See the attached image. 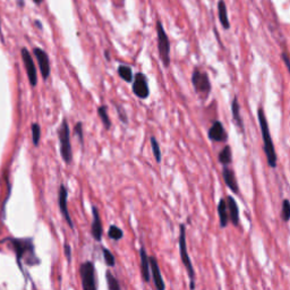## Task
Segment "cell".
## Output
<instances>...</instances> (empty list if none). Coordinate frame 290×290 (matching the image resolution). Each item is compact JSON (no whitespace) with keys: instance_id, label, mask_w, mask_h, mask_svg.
I'll return each mask as SVG.
<instances>
[{"instance_id":"1","label":"cell","mask_w":290,"mask_h":290,"mask_svg":"<svg viewBox=\"0 0 290 290\" xmlns=\"http://www.w3.org/2000/svg\"><path fill=\"white\" fill-rule=\"evenodd\" d=\"M1 242L9 243L8 246H11V248L15 252L16 261H17V264L22 272H23L22 263L24 259L26 261V264H29V265H35L40 263V259L36 258V255H35V248H34V244H33L32 238L7 237V238L2 239Z\"/></svg>"},{"instance_id":"2","label":"cell","mask_w":290,"mask_h":290,"mask_svg":"<svg viewBox=\"0 0 290 290\" xmlns=\"http://www.w3.org/2000/svg\"><path fill=\"white\" fill-rule=\"evenodd\" d=\"M258 118L259 128H261L263 149H264L266 160H268V165L270 168H276V165H278V163H276L278 162V156H276L275 144H273L271 133H270L268 119L265 117V112L262 107H259L258 109Z\"/></svg>"},{"instance_id":"3","label":"cell","mask_w":290,"mask_h":290,"mask_svg":"<svg viewBox=\"0 0 290 290\" xmlns=\"http://www.w3.org/2000/svg\"><path fill=\"white\" fill-rule=\"evenodd\" d=\"M178 244H179V253H181V259L183 261V264H184V266L186 268V271H187L189 280H191V285H189V288L194 289L195 288V278H196V275H195L194 266H193V263H192L191 258H189V254H188L187 243H186V226L185 225H181V230H179Z\"/></svg>"},{"instance_id":"4","label":"cell","mask_w":290,"mask_h":290,"mask_svg":"<svg viewBox=\"0 0 290 290\" xmlns=\"http://www.w3.org/2000/svg\"><path fill=\"white\" fill-rule=\"evenodd\" d=\"M58 137H59V144H61V159L67 163L71 165L73 161V149L71 143V129H69V125L67 119H62L61 127L58 129Z\"/></svg>"},{"instance_id":"5","label":"cell","mask_w":290,"mask_h":290,"mask_svg":"<svg viewBox=\"0 0 290 290\" xmlns=\"http://www.w3.org/2000/svg\"><path fill=\"white\" fill-rule=\"evenodd\" d=\"M156 36H158V50H159V56L161 59L163 66L166 68H168L171 62L170 59V41L168 35L163 29V25L161 21H156Z\"/></svg>"},{"instance_id":"6","label":"cell","mask_w":290,"mask_h":290,"mask_svg":"<svg viewBox=\"0 0 290 290\" xmlns=\"http://www.w3.org/2000/svg\"><path fill=\"white\" fill-rule=\"evenodd\" d=\"M192 84L195 92L206 98L212 91V84L210 82L208 73L203 72L198 67H195L192 74Z\"/></svg>"},{"instance_id":"7","label":"cell","mask_w":290,"mask_h":290,"mask_svg":"<svg viewBox=\"0 0 290 290\" xmlns=\"http://www.w3.org/2000/svg\"><path fill=\"white\" fill-rule=\"evenodd\" d=\"M79 275L82 278V288L84 290H95V268L93 262L86 261L79 266Z\"/></svg>"},{"instance_id":"8","label":"cell","mask_w":290,"mask_h":290,"mask_svg":"<svg viewBox=\"0 0 290 290\" xmlns=\"http://www.w3.org/2000/svg\"><path fill=\"white\" fill-rule=\"evenodd\" d=\"M132 90L133 93L141 100H146L150 96V88L149 81L146 75L143 73H136L133 79Z\"/></svg>"},{"instance_id":"9","label":"cell","mask_w":290,"mask_h":290,"mask_svg":"<svg viewBox=\"0 0 290 290\" xmlns=\"http://www.w3.org/2000/svg\"><path fill=\"white\" fill-rule=\"evenodd\" d=\"M21 55L26 69V74H28L30 85L34 88V86L38 84V76H36V67L34 61H33L32 55L29 52V50L26 48H23L21 50Z\"/></svg>"},{"instance_id":"10","label":"cell","mask_w":290,"mask_h":290,"mask_svg":"<svg viewBox=\"0 0 290 290\" xmlns=\"http://www.w3.org/2000/svg\"><path fill=\"white\" fill-rule=\"evenodd\" d=\"M67 198H68V192H67V189H66L65 185L61 184V187H59V194H58L59 210H61V215L64 216V219L66 220V222H67L69 228L74 229V223H73V220H72L71 214H69V211H68Z\"/></svg>"},{"instance_id":"11","label":"cell","mask_w":290,"mask_h":290,"mask_svg":"<svg viewBox=\"0 0 290 290\" xmlns=\"http://www.w3.org/2000/svg\"><path fill=\"white\" fill-rule=\"evenodd\" d=\"M33 53H34L36 61H38L39 64V68L40 72H41L43 81H46L50 76V61L48 53H46L45 50L40 48L33 49Z\"/></svg>"},{"instance_id":"12","label":"cell","mask_w":290,"mask_h":290,"mask_svg":"<svg viewBox=\"0 0 290 290\" xmlns=\"http://www.w3.org/2000/svg\"><path fill=\"white\" fill-rule=\"evenodd\" d=\"M208 136L212 142L216 143L226 142L227 139H228V134H227L225 126H223V124L220 121L213 122V124L211 125V127H210L208 132Z\"/></svg>"},{"instance_id":"13","label":"cell","mask_w":290,"mask_h":290,"mask_svg":"<svg viewBox=\"0 0 290 290\" xmlns=\"http://www.w3.org/2000/svg\"><path fill=\"white\" fill-rule=\"evenodd\" d=\"M149 259H150V269H151L152 279H153V282H154L155 288L158 290H165L166 283L163 281L161 270H160L158 261H156L154 256H149Z\"/></svg>"},{"instance_id":"14","label":"cell","mask_w":290,"mask_h":290,"mask_svg":"<svg viewBox=\"0 0 290 290\" xmlns=\"http://www.w3.org/2000/svg\"><path fill=\"white\" fill-rule=\"evenodd\" d=\"M92 225H91V234L92 237L95 239L96 242H100L102 239L103 235V227H102V221L101 216H100L99 210L96 206H92Z\"/></svg>"},{"instance_id":"15","label":"cell","mask_w":290,"mask_h":290,"mask_svg":"<svg viewBox=\"0 0 290 290\" xmlns=\"http://www.w3.org/2000/svg\"><path fill=\"white\" fill-rule=\"evenodd\" d=\"M222 177H223V181H225V184L227 185V187H228L232 193H235V194H238L239 186H238L237 179H236L234 170L225 166L222 169Z\"/></svg>"},{"instance_id":"16","label":"cell","mask_w":290,"mask_h":290,"mask_svg":"<svg viewBox=\"0 0 290 290\" xmlns=\"http://www.w3.org/2000/svg\"><path fill=\"white\" fill-rule=\"evenodd\" d=\"M139 259H141V275L143 281L145 283L150 282V276H151V269H150V259H149V255L146 253V249L141 246L139 248Z\"/></svg>"},{"instance_id":"17","label":"cell","mask_w":290,"mask_h":290,"mask_svg":"<svg viewBox=\"0 0 290 290\" xmlns=\"http://www.w3.org/2000/svg\"><path fill=\"white\" fill-rule=\"evenodd\" d=\"M227 208H228V213H229V221H231L232 225L235 227L239 226V209L238 204L236 202V199L232 198L231 195H229L227 198Z\"/></svg>"},{"instance_id":"18","label":"cell","mask_w":290,"mask_h":290,"mask_svg":"<svg viewBox=\"0 0 290 290\" xmlns=\"http://www.w3.org/2000/svg\"><path fill=\"white\" fill-rule=\"evenodd\" d=\"M231 113H232V119H234V122L237 125V127L241 129L243 134L245 133V128H244V122H243L242 115H241V105H239L237 96H235L234 100L231 102Z\"/></svg>"},{"instance_id":"19","label":"cell","mask_w":290,"mask_h":290,"mask_svg":"<svg viewBox=\"0 0 290 290\" xmlns=\"http://www.w3.org/2000/svg\"><path fill=\"white\" fill-rule=\"evenodd\" d=\"M218 214L220 220V227L226 228L229 223V213L228 208H227V201L225 198H221L218 204Z\"/></svg>"},{"instance_id":"20","label":"cell","mask_w":290,"mask_h":290,"mask_svg":"<svg viewBox=\"0 0 290 290\" xmlns=\"http://www.w3.org/2000/svg\"><path fill=\"white\" fill-rule=\"evenodd\" d=\"M218 15H219V21L221 23L222 28L225 30H229L230 23H229L228 14H227V6L223 0H219L218 2Z\"/></svg>"},{"instance_id":"21","label":"cell","mask_w":290,"mask_h":290,"mask_svg":"<svg viewBox=\"0 0 290 290\" xmlns=\"http://www.w3.org/2000/svg\"><path fill=\"white\" fill-rule=\"evenodd\" d=\"M219 162L223 166H228L232 162V152H231V148L229 145H226L221 151L219 153L218 156Z\"/></svg>"},{"instance_id":"22","label":"cell","mask_w":290,"mask_h":290,"mask_svg":"<svg viewBox=\"0 0 290 290\" xmlns=\"http://www.w3.org/2000/svg\"><path fill=\"white\" fill-rule=\"evenodd\" d=\"M119 77L122 79H124L125 82L127 83H132L133 79H134V75H133V69L132 67L126 65H121L117 69Z\"/></svg>"},{"instance_id":"23","label":"cell","mask_w":290,"mask_h":290,"mask_svg":"<svg viewBox=\"0 0 290 290\" xmlns=\"http://www.w3.org/2000/svg\"><path fill=\"white\" fill-rule=\"evenodd\" d=\"M98 115L100 119H101L103 126L106 129H110L111 127V121H110L109 115H108V107L107 106H100L98 108Z\"/></svg>"},{"instance_id":"24","label":"cell","mask_w":290,"mask_h":290,"mask_svg":"<svg viewBox=\"0 0 290 290\" xmlns=\"http://www.w3.org/2000/svg\"><path fill=\"white\" fill-rule=\"evenodd\" d=\"M150 144H151L152 153H153V156H154L155 161L158 163H161V161H162L161 149H160V144H159L158 139H156L154 136H151V138H150Z\"/></svg>"},{"instance_id":"25","label":"cell","mask_w":290,"mask_h":290,"mask_svg":"<svg viewBox=\"0 0 290 290\" xmlns=\"http://www.w3.org/2000/svg\"><path fill=\"white\" fill-rule=\"evenodd\" d=\"M108 236L112 241H121V239L124 237V231H122L121 228H118L117 226L111 225L109 227Z\"/></svg>"},{"instance_id":"26","label":"cell","mask_w":290,"mask_h":290,"mask_svg":"<svg viewBox=\"0 0 290 290\" xmlns=\"http://www.w3.org/2000/svg\"><path fill=\"white\" fill-rule=\"evenodd\" d=\"M106 278H107V283H108V288L110 290H121L122 287L119 285L118 280L116 279V276L112 275L110 271L106 272Z\"/></svg>"},{"instance_id":"27","label":"cell","mask_w":290,"mask_h":290,"mask_svg":"<svg viewBox=\"0 0 290 290\" xmlns=\"http://www.w3.org/2000/svg\"><path fill=\"white\" fill-rule=\"evenodd\" d=\"M281 219L283 222H288L290 220V202H289V199H283L282 210H281Z\"/></svg>"},{"instance_id":"28","label":"cell","mask_w":290,"mask_h":290,"mask_svg":"<svg viewBox=\"0 0 290 290\" xmlns=\"http://www.w3.org/2000/svg\"><path fill=\"white\" fill-rule=\"evenodd\" d=\"M40 137H41V128H40V125L34 124L32 125V141L34 146H38L40 143Z\"/></svg>"},{"instance_id":"29","label":"cell","mask_w":290,"mask_h":290,"mask_svg":"<svg viewBox=\"0 0 290 290\" xmlns=\"http://www.w3.org/2000/svg\"><path fill=\"white\" fill-rule=\"evenodd\" d=\"M102 252H103V259H105L106 264L108 266H115L116 265V259H115V256H113L112 253L106 247L102 248Z\"/></svg>"},{"instance_id":"30","label":"cell","mask_w":290,"mask_h":290,"mask_svg":"<svg viewBox=\"0 0 290 290\" xmlns=\"http://www.w3.org/2000/svg\"><path fill=\"white\" fill-rule=\"evenodd\" d=\"M74 134H75V136H77L79 143H81L82 145L84 144V133H83V124L81 122H78L77 124L75 125Z\"/></svg>"},{"instance_id":"31","label":"cell","mask_w":290,"mask_h":290,"mask_svg":"<svg viewBox=\"0 0 290 290\" xmlns=\"http://www.w3.org/2000/svg\"><path fill=\"white\" fill-rule=\"evenodd\" d=\"M115 107H116V110H117L119 119H121V121L124 122V124H127L128 117H127V113H126V110L124 109V107L119 106V105H117V103H115Z\"/></svg>"},{"instance_id":"32","label":"cell","mask_w":290,"mask_h":290,"mask_svg":"<svg viewBox=\"0 0 290 290\" xmlns=\"http://www.w3.org/2000/svg\"><path fill=\"white\" fill-rule=\"evenodd\" d=\"M64 254L66 256V259H67V261L71 263L72 262V247L67 244V243H65V245H64Z\"/></svg>"},{"instance_id":"33","label":"cell","mask_w":290,"mask_h":290,"mask_svg":"<svg viewBox=\"0 0 290 290\" xmlns=\"http://www.w3.org/2000/svg\"><path fill=\"white\" fill-rule=\"evenodd\" d=\"M281 58H282L283 62H285L287 69H288L289 73H290V59H289V57H288V53H287L286 51H282Z\"/></svg>"},{"instance_id":"34","label":"cell","mask_w":290,"mask_h":290,"mask_svg":"<svg viewBox=\"0 0 290 290\" xmlns=\"http://www.w3.org/2000/svg\"><path fill=\"white\" fill-rule=\"evenodd\" d=\"M105 56H106V59H107V61H110V55H109V51H108V50H106V51H105Z\"/></svg>"},{"instance_id":"35","label":"cell","mask_w":290,"mask_h":290,"mask_svg":"<svg viewBox=\"0 0 290 290\" xmlns=\"http://www.w3.org/2000/svg\"><path fill=\"white\" fill-rule=\"evenodd\" d=\"M32 1L34 2V4H36V5H40V4H42L43 0H32Z\"/></svg>"},{"instance_id":"36","label":"cell","mask_w":290,"mask_h":290,"mask_svg":"<svg viewBox=\"0 0 290 290\" xmlns=\"http://www.w3.org/2000/svg\"><path fill=\"white\" fill-rule=\"evenodd\" d=\"M35 25L38 26V28H39L40 30H42V25H41V23H40L39 21H35Z\"/></svg>"},{"instance_id":"37","label":"cell","mask_w":290,"mask_h":290,"mask_svg":"<svg viewBox=\"0 0 290 290\" xmlns=\"http://www.w3.org/2000/svg\"><path fill=\"white\" fill-rule=\"evenodd\" d=\"M18 4L21 7H24V0H18Z\"/></svg>"},{"instance_id":"38","label":"cell","mask_w":290,"mask_h":290,"mask_svg":"<svg viewBox=\"0 0 290 290\" xmlns=\"http://www.w3.org/2000/svg\"><path fill=\"white\" fill-rule=\"evenodd\" d=\"M0 36H1V24H0Z\"/></svg>"}]
</instances>
